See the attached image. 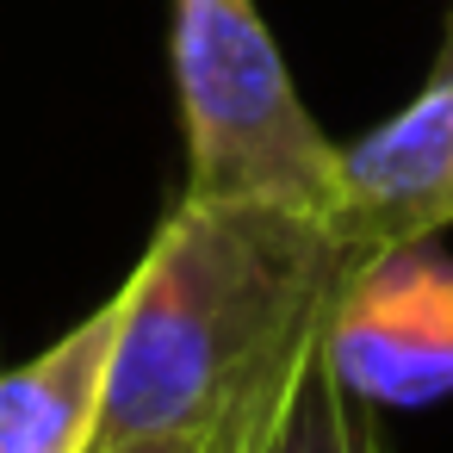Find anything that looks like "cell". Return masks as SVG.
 <instances>
[{
	"instance_id": "cell-5",
	"label": "cell",
	"mask_w": 453,
	"mask_h": 453,
	"mask_svg": "<svg viewBox=\"0 0 453 453\" xmlns=\"http://www.w3.org/2000/svg\"><path fill=\"white\" fill-rule=\"evenodd\" d=\"M119 292L19 366H0V453H94Z\"/></svg>"
},
{
	"instance_id": "cell-3",
	"label": "cell",
	"mask_w": 453,
	"mask_h": 453,
	"mask_svg": "<svg viewBox=\"0 0 453 453\" xmlns=\"http://www.w3.org/2000/svg\"><path fill=\"white\" fill-rule=\"evenodd\" d=\"M323 360L366 410L453 397V255L434 236L366 249L323 317Z\"/></svg>"
},
{
	"instance_id": "cell-6",
	"label": "cell",
	"mask_w": 453,
	"mask_h": 453,
	"mask_svg": "<svg viewBox=\"0 0 453 453\" xmlns=\"http://www.w3.org/2000/svg\"><path fill=\"white\" fill-rule=\"evenodd\" d=\"M218 441L224 453H385L372 410L329 372L323 329H311L218 416Z\"/></svg>"
},
{
	"instance_id": "cell-4",
	"label": "cell",
	"mask_w": 453,
	"mask_h": 453,
	"mask_svg": "<svg viewBox=\"0 0 453 453\" xmlns=\"http://www.w3.org/2000/svg\"><path fill=\"white\" fill-rule=\"evenodd\" d=\"M354 242L441 236L453 224V32L428 88L342 150V218Z\"/></svg>"
},
{
	"instance_id": "cell-8",
	"label": "cell",
	"mask_w": 453,
	"mask_h": 453,
	"mask_svg": "<svg viewBox=\"0 0 453 453\" xmlns=\"http://www.w3.org/2000/svg\"><path fill=\"white\" fill-rule=\"evenodd\" d=\"M447 32H453V26H447Z\"/></svg>"
},
{
	"instance_id": "cell-7",
	"label": "cell",
	"mask_w": 453,
	"mask_h": 453,
	"mask_svg": "<svg viewBox=\"0 0 453 453\" xmlns=\"http://www.w3.org/2000/svg\"><path fill=\"white\" fill-rule=\"evenodd\" d=\"M94 453H224V441H218V422H211V428L137 434V441H119V447H94Z\"/></svg>"
},
{
	"instance_id": "cell-1",
	"label": "cell",
	"mask_w": 453,
	"mask_h": 453,
	"mask_svg": "<svg viewBox=\"0 0 453 453\" xmlns=\"http://www.w3.org/2000/svg\"><path fill=\"white\" fill-rule=\"evenodd\" d=\"M366 242L280 205L180 199L119 286L94 447L211 428L267 366L323 329Z\"/></svg>"
},
{
	"instance_id": "cell-2",
	"label": "cell",
	"mask_w": 453,
	"mask_h": 453,
	"mask_svg": "<svg viewBox=\"0 0 453 453\" xmlns=\"http://www.w3.org/2000/svg\"><path fill=\"white\" fill-rule=\"evenodd\" d=\"M174 100L187 199L342 218V143L304 112L255 0H174Z\"/></svg>"
}]
</instances>
